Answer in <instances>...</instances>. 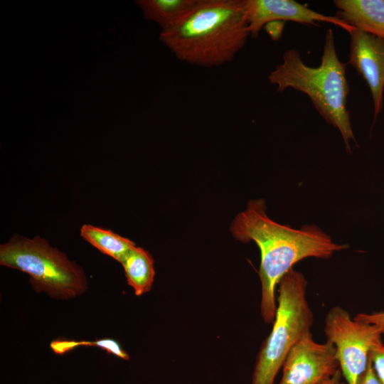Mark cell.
<instances>
[{
  "label": "cell",
  "mask_w": 384,
  "mask_h": 384,
  "mask_svg": "<svg viewBox=\"0 0 384 384\" xmlns=\"http://www.w3.org/2000/svg\"><path fill=\"white\" fill-rule=\"evenodd\" d=\"M230 231L242 242L253 240L260 250V312L267 324L273 323L276 314V285L294 264L306 257L328 259L348 247L334 242L316 225L294 229L273 221L267 216L262 199L248 203L233 220Z\"/></svg>",
  "instance_id": "1"
},
{
  "label": "cell",
  "mask_w": 384,
  "mask_h": 384,
  "mask_svg": "<svg viewBox=\"0 0 384 384\" xmlns=\"http://www.w3.org/2000/svg\"><path fill=\"white\" fill-rule=\"evenodd\" d=\"M250 36L245 0H197L159 39L179 60L210 68L231 61Z\"/></svg>",
  "instance_id": "2"
},
{
  "label": "cell",
  "mask_w": 384,
  "mask_h": 384,
  "mask_svg": "<svg viewBox=\"0 0 384 384\" xmlns=\"http://www.w3.org/2000/svg\"><path fill=\"white\" fill-rule=\"evenodd\" d=\"M282 60L270 73V82L279 92L292 88L306 94L326 122L338 129L350 152L349 141L356 142L347 109L350 88L346 64L337 55L333 30L329 28L326 32L319 66L306 65L295 48L285 50Z\"/></svg>",
  "instance_id": "3"
},
{
  "label": "cell",
  "mask_w": 384,
  "mask_h": 384,
  "mask_svg": "<svg viewBox=\"0 0 384 384\" xmlns=\"http://www.w3.org/2000/svg\"><path fill=\"white\" fill-rule=\"evenodd\" d=\"M0 265L25 272L36 292L69 300L87 290L84 270L44 238L14 235L0 245Z\"/></svg>",
  "instance_id": "4"
},
{
  "label": "cell",
  "mask_w": 384,
  "mask_h": 384,
  "mask_svg": "<svg viewBox=\"0 0 384 384\" xmlns=\"http://www.w3.org/2000/svg\"><path fill=\"white\" fill-rule=\"evenodd\" d=\"M306 287L304 274L293 268L279 281L273 326L257 356L251 384H274L292 348L311 333L314 314L306 299Z\"/></svg>",
  "instance_id": "5"
},
{
  "label": "cell",
  "mask_w": 384,
  "mask_h": 384,
  "mask_svg": "<svg viewBox=\"0 0 384 384\" xmlns=\"http://www.w3.org/2000/svg\"><path fill=\"white\" fill-rule=\"evenodd\" d=\"M324 333L326 341L336 348L347 384H358L368 366L371 348L382 341V329L375 324L352 319L347 311L335 306L326 316Z\"/></svg>",
  "instance_id": "6"
},
{
  "label": "cell",
  "mask_w": 384,
  "mask_h": 384,
  "mask_svg": "<svg viewBox=\"0 0 384 384\" xmlns=\"http://www.w3.org/2000/svg\"><path fill=\"white\" fill-rule=\"evenodd\" d=\"M339 369L334 344L327 341L316 343L310 333L290 350L279 384H320L332 378Z\"/></svg>",
  "instance_id": "7"
},
{
  "label": "cell",
  "mask_w": 384,
  "mask_h": 384,
  "mask_svg": "<svg viewBox=\"0 0 384 384\" xmlns=\"http://www.w3.org/2000/svg\"><path fill=\"white\" fill-rule=\"evenodd\" d=\"M245 4L252 38H257L264 26L272 21H294L316 26L319 22H326L339 26L348 33L354 28L335 16L321 14L293 0H245Z\"/></svg>",
  "instance_id": "8"
},
{
  "label": "cell",
  "mask_w": 384,
  "mask_h": 384,
  "mask_svg": "<svg viewBox=\"0 0 384 384\" xmlns=\"http://www.w3.org/2000/svg\"><path fill=\"white\" fill-rule=\"evenodd\" d=\"M348 63L366 82L373 101L374 119L382 111L384 91V40L354 28L349 33Z\"/></svg>",
  "instance_id": "9"
},
{
  "label": "cell",
  "mask_w": 384,
  "mask_h": 384,
  "mask_svg": "<svg viewBox=\"0 0 384 384\" xmlns=\"http://www.w3.org/2000/svg\"><path fill=\"white\" fill-rule=\"evenodd\" d=\"M335 16L384 40V0H335Z\"/></svg>",
  "instance_id": "10"
},
{
  "label": "cell",
  "mask_w": 384,
  "mask_h": 384,
  "mask_svg": "<svg viewBox=\"0 0 384 384\" xmlns=\"http://www.w3.org/2000/svg\"><path fill=\"white\" fill-rule=\"evenodd\" d=\"M127 283L136 296H141L151 289L155 270L150 253L142 247L134 246L120 262Z\"/></svg>",
  "instance_id": "11"
},
{
  "label": "cell",
  "mask_w": 384,
  "mask_h": 384,
  "mask_svg": "<svg viewBox=\"0 0 384 384\" xmlns=\"http://www.w3.org/2000/svg\"><path fill=\"white\" fill-rule=\"evenodd\" d=\"M197 0H137L144 18L157 23L162 30L178 21L195 5Z\"/></svg>",
  "instance_id": "12"
},
{
  "label": "cell",
  "mask_w": 384,
  "mask_h": 384,
  "mask_svg": "<svg viewBox=\"0 0 384 384\" xmlns=\"http://www.w3.org/2000/svg\"><path fill=\"white\" fill-rule=\"evenodd\" d=\"M80 235L99 251L121 262L135 243L110 230L92 225H83Z\"/></svg>",
  "instance_id": "13"
},
{
  "label": "cell",
  "mask_w": 384,
  "mask_h": 384,
  "mask_svg": "<svg viewBox=\"0 0 384 384\" xmlns=\"http://www.w3.org/2000/svg\"><path fill=\"white\" fill-rule=\"evenodd\" d=\"M79 346H95L105 350L107 353L114 355L123 360H129V356L120 344L112 338H102L96 341H80Z\"/></svg>",
  "instance_id": "14"
},
{
  "label": "cell",
  "mask_w": 384,
  "mask_h": 384,
  "mask_svg": "<svg viewBox=\"0 0 384 384\" xmlns=\"http://www.w3.org/2000/svg\"><path fill=\"white\" fill-rule=\"evenodd\" d=\"M369 358L381 384H384V345L380 341L370 349Z\"/></svg>",
  "instance_id": "15"
},
{
  "label": "cell",
  "mask_w": 384,
  "mask_h": 384,
  "mask_svg": "<svg viewBox=\"0 0 384 384\" xmlns=\"http://www.w3.org/2000/svg\"><path fill=\"white\" fill-rule=\"evenodd\" d=\"M354 319L378 326L384 334V311L373 312L371 314L360 313Z\"/></svg>",
  "instance_id": "16"
},
{
  "label": "cell",
  "mask_w": 384,
  "mask_h": 384,
  "mask_svg": "<svg viewBox=\"0 0 384 384\" xmlns=\"http://www.w3.org/2000/svg\"><path fill=\"white\" fill-rule=\"evenodd\" d=\"M78 347L77 341L55 340L50 343V348L57 354H63Z\"/></svg>",
  "instance_id": "17"
},
{
  "label": "cell",
  "mask_w": 384,
  "mask_h": 384,
  "mask_svg": "<svg viewBox=\"0 0 384 384\" xmlns=\"http://www.w3.org/2000/svg\"><path fill=\"white\" fill-rule=\"evenodd\" d=\"M284 23V22L282 21H272L265 24L263 28L267 31L273 41H277L281 37Z\"/></svg>",
  "instance_id": "18"
},
{
  "label": "cell",
  "mask_w": 384,
  "mask_h": 384,
  "mask_svg": "<svg viewBox=\"0 0 384 384\" xmlns=\"http://www.w3.org/2000/svg\"><path fill=\"white\" fill-rule=\"evenodd\" d=\"M358 384H381L375 373L370 358L366 370L361 376Z\"/></svg>",
  "instance_id": "19"
},
{
  "label": "cell",
  "mask_w": 384,
  "mask_h": 384,
  "mask_svg": "<svg viewBox=\"0 0 384 384\" xmlns=\"http://www.w3.org/2000/svg\"><path fill=\"white\" fill-rule=\"evenodd\" d=\"M342 376L341 369H339L332 378L320 384H346L341 380Z\"/></svg>",
  "instance_id": "20"
}]
</instances>
